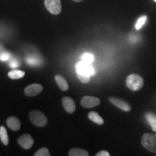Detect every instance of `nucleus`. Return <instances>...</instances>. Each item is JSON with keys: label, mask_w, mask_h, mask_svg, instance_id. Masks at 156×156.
<instances>
[{"label": "nucleus", "mask_w": 156, "mask_h": 156, "mask_svg": "<svg viewBox=\"0 0 156 156\" xmlns=\"http://www.w3.org/2000/svg\"><path fill=\"white\" fill-rule=\"evenodd\" d=\"M75 69L78 79L83 83H89L90 79V77L94 74V69L91 66V64L83 61L77 62L75 66Z\"/></svg>", "instance_id": "nucleus-1"}, {"label": "nucleus", "mask_w": 156, "mask_h": 156, "mask_svg": "<svg viewBox=\"0 0 156 156\" xmlns=\"http://www.w3.org/2000/svg\"><path fill=\"white\" fill-rule=\"evenodd\" d=\"M126 85L131 90L137 91L143 87V78L137 74H132L126 78Z\"/></svg>", "instance_id": "nucleus-2"}, {"label": "nucleus", "mask_w": 156, "mask_h": 156, "mask_svg": "<svg viewBox=\"0 0 156 156\" xmlns=\"http://www.w3.org/2000/svg\"><path fill=\"white\" fill-rule=\"evenodd\" d=\"M142 145L151 153H156V134L145 133L142 135Z\"/></svg>", "instance_id": "nucleus-3"}, {"label": "nucleus", "mask_w": 156, "mask_h": 156, "mask_svg": "<svg viewBox=\"0 0 156 156\" xmlns=\"http://www.w3.org/2000/svg\"><path fill=\"white\" fill-rule=\"evenodd\" d=\"M29 119L33 124L38 127H43L47 124L48 119L44 113L40 111H32L29 114Z\"/></svg>", "instance_id": "nucleus-4"}, {"label": "nucleus", "mask_w": 156, "mask_h": 156, "mask_svg": "<svg viewBox=\"0 0 156 156\" xmlns=\"http://www.w3.org/2000/svg\"><path fill=\"white\" fill-rule=\"evenodd\" d=\"M44 5L47 10L53 15H58L62 12L60 0H44Z\"/></svg>", "instance_id": "nucleus-5"}, {"label": "nucleus", "mask_w": 156, "mask_h": 156, "mask_svg": "<svg viewBox=\"0 0 156 156\" xmlns=\"http://www.w3.org/2000/svg\"><path fill=\"white\" fill-rule=\"evenodd\" d=\"M80 103L82 106L84 107V108H90L100 105L101 101L100 99L96 97L87 95V96H84L83 98H82Z\"/></svg>", "instance_id": "nucleus-6"}, {"label": "nucleus", "mask_w": 156, "mask_h": 156, "mask_svg": "<svg viewBox=\"0 0 156 156\" xmlns=\"http://www.w3.org/2000/svg\"><path fill=\"white\" fill-rule=\"evenodd\" d=\"M17 142L23 148L28 150L30 149L33 145H34V140L30 134H25L20 136L18 139H17Z\"/></svg>", "instance_id": "nucleus-7"}, {"label": "nucleus", "mask_w": 156, "mask_h": 156, "mask_svg": "<svg viewBox=\"0 0 156 156\" xmlns=\"http://www.w3.org/2000/svg\"><path fill=\"white\" fill-rule=\"evenodd\" d=\"M43 90V86L38 83L31 84L25 88V94L27 96L33 97L38 95Z\"/></svg>", "instance_id": "nucleus-8"}, {"label": "nucleus", "mask_w": 156, "mask_h": 156, "mask_svg": "<svg viewBox=\"0 0 156 156\" xmlns=\"http://www.w3.org/2000/svg\"><path fill=\"white\" fill-rule=\"evenodd\" d=\"M109 101L112 103L117 108L122 109V110L124 111V112H129L131 110V106L125 101L122 100V99L117 98L111 97L109 98Z\"/></svg>", "instance_id": "nucleus-9"}, {"label": "nucleus", "mask_w": 156, "mask_h": 156, "mask_svg": "<svg viewBox=\"0 0 156 156\" xmlns=\"http://www.w3.org/2000/svg\"><path fill=\"white\" fill-rule=\"evenodd\" d=\"M62 105L64 110L66 111L69 114H73L75 112L76 106H75V103L73 99H72L69 97H64L62 98Z\"/></svg>", "instance_id": "nucleus-10"}, {"label": "nucleus", "mask_w": 156, "mask_h": 156, "mask_svg": "<svg viewBox=\"0 0 156 156\" xmlns=\"http://www.w3.org/2000/svg\"><path fill=\"white\" fill-rule=\"evenodd\" d=\"M7 124L13 131H17L21 127V123L17 117L10 116L7 119Z\"/></svg>", "instance_id": "nucleus-11"}, {"label": "nucleus", "mask_w": 156, "mask_h": 156, "mask_svg": "<svg viewBox=\"0 0 156 156\" xmlns=\"http://www.w3.org/2000/svg\"><path fill=\"white\" fill-rule=\"evenodd\" d=\"M25 60H26V63L30 66H39L42 64V59L40 58V56H36L34 54L26 56Z\"/></svg>", "instance_id": "nucleus-12"}, {"label": "nucleus", "mask_w": 156, "mask_h": 156, "mask_svg": "<svg viewBox=\"0 0 156 156\" xmlns=\"http://www.w3.org/2000/svg\"><path fill=\"white\" fill-rule=\"evenodd\" d=\"M55 81L57 83L58 87L63 91H66L69 89V85H68L67 80L64 79L62 75H57L55 76Z\"/></svg>", "instance_id": "nucleus-13"}, {"label": "nucleus", "mask_w": 156, "mask_h": 156, "mask_svg": "<svg viewBox=\"0 0 156 156\" xmlns=\"http://www.w3.org/2000/svg\"><path fill=\"white\" fill-rule=\"evenodd\" d=\"M88 118L90 120H91L92 122L95 123V124H99V125H102V124H103V123H104V121H103L102 117L98 114L97 112H90L88 114Z\"/></svg>", "instance_id": "nucleus-14"}, {"label": "nucleus", "mask_w": 156, "mask_h": 156, "mask_svg": "<svg viewBox=\"0 0 156 156\" xmlns=\"http://www.w3.org/2000/svg\"><path fill=\"white\" fill-rule=\"evenodd\" d=\"M88 152L81 148H73L69 152V156H87Z\"/></svg>", "instance_id": "nucleus-15"}, {"label": "nucleus", "mask_w": 156, "mask_h": 156, "mask_svg": "<svg viewBox=\"0 0 156 156\" xmlns=\"http://www.w3.org/2000/svg\"><path fill=\"white\" fill-rule=\"evenodd\" d=\"M25 72L21 71V70L18 69H13L12 71L9 72L8 76L9 78L13 80H17V79H20V78L23 77L25 76Z\"/></svg>", "instance_id": "nucleus-16"}, {"label": "nucleus", "mask_w": 156, "mask_h": 156, "mask_svg": "<svg viewBox=\"0 0 156 156\" xmlns=\"http://www.w3.org/2000/svg\"><path fill=\"white\" fill-rule=\"evenodd\" d=\"M0 139L5 145H7L9 144V137L6 128L4 126H0Z\"/></svg>", "instance_id": "nucleus-17"}, {"label": "nucleus", "mask_w": 156, "mask_h": 156, "mask_svg": "<svg viewBox=\"0 0 156 156\" xmlns=\"http://www.w3.org/2000/svg\"><path fill=\"white\" fill-rule=\"evenodd\" d=\"M145 117L153 131L156 132V116L151 114V113H147V114H145Z\"/></svg>", "instance_id": "nucleus-18"}, {"label": "nucleus", "mask_w": 156, "mask_h": 156, "mask_svg": "<svg viewBox=\"0 0 156 156\" xmlns=\"http://www.w3.org/2000/svg\"><path fill=\"white\" fill-rule=\"evenodd\" d=\"M146 20H147V17H146L145 15H143V16L140 17V18L137 20V21H136V25H135V28L136 30H140V29L144 25H145Z\"/></svg>", "instance_id": "nucleus-19"}, {"label": "nucleus", "mask_w": 156, "mask_h": 156, "mask_svg": "<svg viewBox=\"0 0 156 156\" xmlns=\"http://www.w3.org/2000/svg\"><path fill=\"white\" fill-rule=\"evenodd\" d=\"M93 59H94V57H93V54L89 53H85L81 58V61L86 62V63L88 64L92 63L93 62Z\"/></svg>", "instance_id": "nucleus-20"}, {"label": "nucleus", "mask_w": 156, "mask_h": 156, "mask_svg": "<svg viewBox=\"0 0 156 156\" xmlns=\"http://www.w3.org/2000/svg\"><path fill=\"white\" fill-rule=\"evenodd\" d=\"M35 156H49L51 154L46 147H41L35 153Z\"/></svg>", "instance_id": "nucleus-21"}, {"label": "nucleus", "mask_w": 156, "mask_h": 156, "mask_svg": "<svg viewBox=\"0 0 156 156\" xmlns=\"http://www.w3.org/2000/svg\"><path fill=\"white\" fill-rule=\"evenodd\" d=\"M11 59V54L7 51L0 52V61L7 62Z\"/></svg>", "instance_id": "nucleus-22"}, {"label": "nucleus", "mask_w": 156, "mask_h": 156, "mask_svg": "<svg viewBox=\"0 0 156 156\" xmlns=\"http://www.w3.org/2000/svg\"><path fill=\"white\" fill-rule=\"evenodd\" d=\"M9 65L11 68L16 69L20 66V62L17 58H12V59H10V61H9Z\"/></svg>", "instance_id": "nucleus-23"}, {"label": "nucleus", "mask_w": 156, "mask_h": 156, "mask_svg": "<svg viewBox=\"0 0 156 156\" xmlns=\"http://www.w3.org/2000/svg\"><path fill=\"white\" fill-rule=\"evenodd\" d=\"M96 156H110V153L106 151H101L96 153Z\"/></svg>", "instance_id": "nucleus-24"}, {"label": "nucleus", "mask_w": 156, "mask_h": 156, "mask_svg": "<svg viewBox=\"0 0 156 156\" xmlns=\"http://www.w3.org/2000/svg\"><path fill=\"white\" fill-rule=\"evenodd\" d=\"M73 1L75 2H82L83 0H73Z\"/></svg>", "instance_id": "nucleus-25"}, {"label": "nucleus", "mask_w": 156, "mask_h": 156, "mask_svg": "<svg viewBox=\"0 0 156 156\" xmlns=\"http://www.w3.org/2000/svg\"><path fill=\"white\" fill-rule=\"evenodd\" d=\"M2 45H1V44H0V50H1V49H2Z\"/></svg>", "instance_id": "nucleus-26"}, {"label": "nucleus", "mask_w": 156, "mask_h": 156, "mask_svg": "<svg viewBox=\"0 0 156 156\" xmlns=\"http://www.w3.org/2000/svg\"><path fill=\"white\" fill-rule=\"evenodd\" d=\"M154 1H155V2H156V0H154Z\"/></svg>", "instance_id": "nucleus-27"}]
</instances>
